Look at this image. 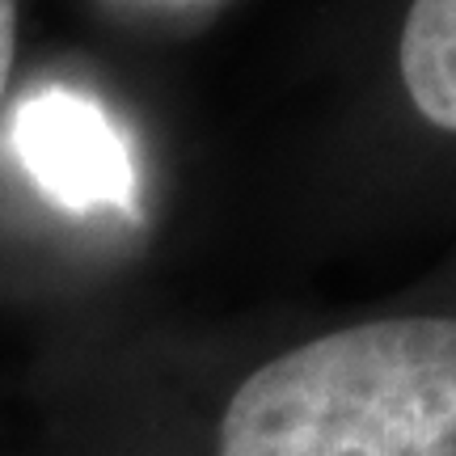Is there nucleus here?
Masks as SVG:
<instances>
[{
	"label": "nucleus",
	"mask_w": 456,
	"mask_h": 456,
	"mask_svg": "<svg viewBox=\"0 0 456 456\" xmlns=\"http://www.w3.org/2000/svg\"><path fill=\"white\" fill-rule=\"evenodd\" d=\"M212 456H456V292L262 359Z\"/></svg>",
	"instance_id": "1"
},
{
	"label": "nucleus",
	"mask_w": 456,
	"mask_h": 456,
	"mask_svg": "<svg viewBox=\"0 0 456 456\" xmlns=\"http://www.w3.org/2000/svg\"><path fill=\"white\" fill-rule=\"evenodd\" d=\"M9 148L38 195L64 212H131L135 203V165L123 131L77 89H43L21 102Z\"/></svg>",
	"instance_id": "2"
},
{
	"label": "nucleus",
	"mask_w": 456,
	"mask_h": 456,
	"mask_svg": "<svg viewBox=\"0 0 456 456\" xmlns=\"http://www.w3.org/2000/svg\"><path fill=\"white\" fill-rule=\"evenodd\" d=\"M393 60L406 123L456 169V0H410Z\"/></svg>",
	"instance_id": "3"
},
{
	"label": "nucleus",
	"mask_w": 456,
	"mask_h": 456,
	"mask_svg": "<svg viewBox=\"0 0 456 456\" xmlns=\"http://www.w3.org/2000/svg\"><path fill=\"white\" fill-rule=\"evenodd\" d=\"M13 47H17V0H0V98H4V85H9Z\"/></svg>",
	"instance_id": "4"
}]
</instances>
